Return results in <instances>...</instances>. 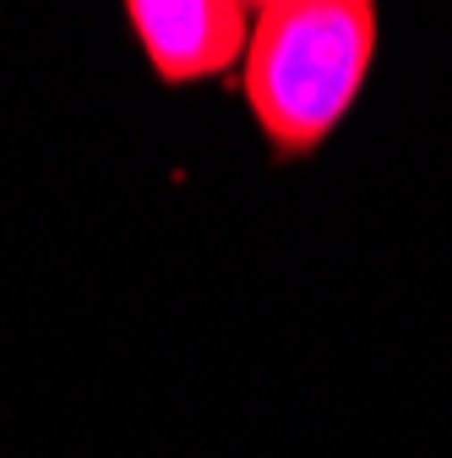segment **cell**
Segmentation results:
<instances>
[{"label":"cell","instance_id":"obj_1","mask_svg":"<svg viewBox=\"0 0 452 458\" xmlns=\"http://www.w3.org/2000/svg\"><path fill=\"white\" fill-rule=\"evenodd\" d=\"M381 49L371 0H262L240 61V98L272 164L322 153L355 114Z\"/></svg>","mask_w":452,"mask_h":458},{"label":"cell","instance_id":"obj_2","mask_svg":"<svg viewBox=\"0 0 452 458\" xmlns=\"http://www.w3.org/2000/svg\"><path fill=\"white\" fill-rule=\"evenodd\" d=\"M121 17L158 88H197L240 72L256 6L246 0H131Z\"/></svg>","mask_w":452,"mask_h":458}]
</instances>
